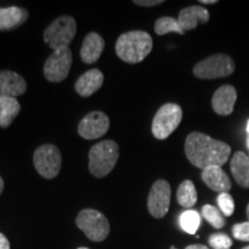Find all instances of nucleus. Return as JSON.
I'll list each match as a JSON object with an SVG mask.
<instances>
[{
  "label": "nucleus",
  "instance_id": "5",
  "mask_svg": "<svg viewBox=\"0 0 249 249\" xmlns=\"http://www.w3.org/2000/svg\"><path fill=\"white\" fill-rule=\"evenodd\" d=\"M76 225L89 240L95 242L104 241L110 233V223L107 218L93 209L80 211L76 217Z\"/></svg>",
  "mask_w": 249,
  "mask_h": 249
},
{
  "label": "nucleus",
  "instance_id": "25",
  "mask_svg": "<svg viewBox=\"0 0 249 249\" xmlns=\"http://www.w3.org/2000/svg\"><path fill=\"white\" fill-rule=\"evenodd\" d=\"M217 203L219 207L220 213L225 217L232 216L234 213V201L229 193H220L217 197Z\"/></svg>",
  "mask_w": 249,
  "mask_h": 249
},
{
  "label": "nucleus",
  "instance_id": "11",
  "mask_svg": "<svg viewBox=\"0 0 249 249\" xmlns=\"http://www.w3.org/2000/svg\"><path fill=\"white\" fill-rule=\"evenodd\" d=\"M110 128V119L101 111H93L87 114L77 126L81 138L86 140H96L102 138Z\"/></svg>",
  "mask_w": 249,
  "mask_h": 249
},
{
  "label": "nucleus",
  "instance_id": "7",
  "mask_svg": "<svg viewBox=\"0 0 249 249\" xmlns=\"http://www.w3.org/2000/svg\"><path fill=\"white\" fill-rule=\"evenodd\" d=\"M235 70L234 62L226 54H213L195 65L193 73L198 79L210 80L230 76Z\"/></svg>",
  "mask_w": 249,
  "mask_h": 249
},
{
  "label": "nucleus",
  "instance_id": "14",
  "mask_svg": "<svg viewBox=\"0 0 249 249\" xmlns=\"http://www.w3.org/2000/svg\"><path fill=\"white\" fill-rule=\"evenodd\" d=\"M236 102V90L232 86H223L216 90L213 97V108L219 116H230Z\"/></svg>",
  "mask_w": 249,
  "mask_h": 249
},
{
  "label": "nucleus",
  "instance_id": "2",
  "mask_svg": "<svg viewBox=\"0 0 249 249\" xmlns=\"http://www.w3.org/2000/svg\"><path fill=\"white\" fill-rule=\"evenodd\" d=\"M151 50V36L142 30L124 33L116 43L117 55L127 64H139L148 57Z\"/></svg>",
  "mask_w": 249,
  "mask_h": 249
},
{
  "label": "nucleus",
  "instance_id": "1",
  "mask_svg": "<svg viewBox=\"0 0 249 249\" xmlns=\"http://www.w3.org/2000/svg\"><path fill=\"white\" fill-rule=\"evenodd\" d=\"M185 152L194 166L205 170L211 166H220L229 160L231 147L203 133H191L186 139Z\"/></svg>",
  "mask_w": 249,
  "mask_h": 249
},
{
  "label": "nucleus",
  "instance_id": "24",
  "mask_svg": "<svg viewBox=\"0 0 249 249\" xmlns=\"http://www.w3.org/2000/svg\"><path fill=\"white\" fill-rule=\"evenodd\" d=\"M202 216L205 218L207 222H209L211 225H213L214 229H222V227L225 226V218H224V214L220 213L219 209L213 205L205 204L203 208H202Z\"/></svg>",
  "mask_w": 249,
  "mask_h": 249
},
{
  "label": "nucleus",
  "instance_id": "36",
  "mask_svg": "<svg viewBox=\"0 0 249 249\" xmlns=\"http://www.w3.org/2000/svg\"><path fill=\"white\" fill-rule=\"evenodd\" d=\"M242 249H249V246H247V247H245V248H242Z\"/></svg>",
  "mask_w": 249,
  "mask_h": 249
},
{
  "label": "nucleus",
  "instance_id": "37",
  "mask_svg": "<svg viewBox=\"0 0 249 249\" xmlns=\"http://www.w3.org/2000/svg\"><path fill=\"white\" fill-rule=\"evenodd\" d=\"M170 249H178V248H176V247H171Z\"/></svg>",
  "mask_w": 249,
  "mask_h": 249
},
{
  "label": "nucleus",
  "instance_id": "30",
  "mask_svg": "<svg viewBox=\"0 0 249 249\" xmlns=\"http://www.w3.org/2000/svg\"><path fill=\"white\" fill-rule=\"evenodd\" d=\"M185 249H209V248L204 245H191V246H187Z\"/></svg>",
  "mask_w": 249,
  "mask_h": 249
},
{
  "label": "nucleus",
  "instance_id": "19",
  "mask_svg": "<svg viewBox=\"0 0 249 249\" xmlns=\"http://www.w3.org/2000/svg\"><path fill=\"white\" fill-rule=\"evenodd\" d=\"M231 172L234 180L242 188H249V157L238 151L231 160Z\"/></svg>",
  "mask_w": 249,
  "mask_h": 249
},
{
  "label": "nucleus",
  "instance_id": "4",
  "mask_svg": "<svg viewBox=\"0 0 249 249\" xmlns=\"http://www.w3.org/2000/svg\"><path fill=\"white\" fill-rule=\"evenodd\" d=\"M75 35L76 21L68 15H62L50 23L43 34V38L49 48L54 51L60 48H68Z\"/></svg>",
  "mask_w": 249,
  "mask_h": 249
},
{
  "label": "nucleus",
  "instance_id": "23",
  "mask_svg": "<svg viewBox=\"0 0 249 249\" xmlns=\"http://www.w3.org/2000/svg\"><path fill=\"white\" fill-rule=\"evenodd\" d=\"M155 33L157 35L163 36L170 33H176L179 35H183L185 31L180 27L178 20L170 17H163L160 18L155 23Z\"/></svg>",
  "mask_w": 249,
  "mask_h": 249
},
{
  "label": "nucleus",
  "instance_id": "10",
  "mask_svg": "<svg viewBox=\"0 0 249 249\" xmlns=\"http://www.w3.org/2000/svg\"><path fill=\"white\" fill-rule=\"evenodd\" d=\"M171 203V186L166 180H157L148 196V210L152 217L163 218L169 213Z\"/></svg>",
  "mask_w": 249,
  "mask_h": 249
},
{
  "label": "nucleus",
  "instance_id": "28",
  "mask_svg": "<svg viewBox=\"0 0 249 249\" xmlns=\"http://www.w3.org/2000/svg\"><path fill=\"white\" fill-rule=\"evenodd\" d=\"M134 4L142 7H152V6H157L163 4V0H134Z\"/></svg>",
  "mask_w": 249,
  "mask_h": 249
},
{
  "label": "nucleus",
  "instance_id": "35",
  "mask_svg": "<svg viewBox=\"0 0 249 249\" xmlns=\"http://www.w3.org/2000/svg\"><path fill=\"white\" fill-rule=\"evenodd\" d=\"M77 249H89V248H86V247H80V248H77Z\"/></svg>",
  "mask_w": 249,
  "mask_h": 249
},
{
  "label": "nucleus",
  "instance_id": "8",
  "mask_svg": "<svg viewBox=\"0 0 249 249\" xmlns=\"http://www.w3.org/2000/svg\"><path fill=\"white\" fill-rule=\"evenodd\" d=\"M34 165L43 178L53 179L61 170V152L53 144H43L34 154Z\"/></svg>",
  "mask_w": 249,
  "mask_h": 249
},
{
  "label": "nucleus",
  "instance_id": "20",
  "mask_svg": "<svg viewBox=\"0 0 249 249\" xmlns=\"http://www.w3.org/2000/svg\"><path fill=\"white\" fill-rule=\"evenodd\" d=\"M21 111V105L17 98L0 96V127L7 128Z\"/></svg>",
  "mask_w": 249,
  "mask_h": 249
},
{
  "label": "nucleus",
  "instance_id": "32",
  "mask_svg": "<svg viewBox=\"0 0 249 249\" xmlns=\"http://www.w3.org/2000/svg\"><path fill=\"white\" fill-rule=\"evenodd\" d=\"M4 187H5L4 180H2L1 177H0V195H1V193L4 192Z\"/></svg>",
  "mask_w": 249,
  "mask_h": 249
},
{
  "label": "nucleus",
  "instance_id": "17",
  "mask_svg": "<svg viewBox=\"0 0 249 249\" xmlns=\"http://www.w3.org/2000/svg\"><path fill=\"white\" fill-rule=\"evenodd\" d=\"M202 180L213 192L227 193L231 189L232 183L227 174L220 166H211L202 171Z\"/></svg>",
  "mask_w": 249,
  "mask_h": 249
},
{
  "label": "nucleus",
  "instance_id": "26",
  "mask_svg": "<svg viewBox=\"0 0 249 249\" xmlns=\"http://www.w3.org/2000/svg\"><path fill=\"white\" fill-rule=\"evenodd\" d=\"M209 245L213 249H231L232 240L225 233H213L209 236Z\"/></svg>",
  "mask_w": 249,
  "mask_h": 249
},
{
  "label": "nucleus",
  "instance_id": "16",
  "mask_svg": "<svg viewBox=\"0 0 249 249\" xmlns=\"http://www.w3.org/2000/svg\"><path fill=\"white\" fill-rule=\"evenodd\" d=\"M210 18L208 9L202 6H191L180 11L178 22L183 31L195 29L198 23H207Z\"/></svg>",
  "mask_w": 249,
  "mask_h": 249
},
{
  "label": "nucleus",
  "instance_id": "21",
  "mask_svg": "<svg viewBox=\"0 0 249 249\" xmlns=\"http://www.w3.org/2000/svg\"><path fill=\"white\" fill-rule=\"evenodd\" d=\"M177 200L178 203L183 208H193L197 202V193L196 188L191 180H185L179 186L177 192Z\"/></svg>",
  "mask_w": 249,
  "mask_h": 249
},
{
  "label": "nucleus",
  "instance_id": "29",
  "mask_svg": "<svg viewBox=\"0 0 249 249\" xmlns=\"http://www.w3.org/2000/svg\"><path fill=\"white\" fill-rule=\"evenodd\" d=\"M0 249H11L8 239L2 233H0Z\"/></svg>",
  "mask_w": 249,
  "mask_h": 249
},
{
  "label": "nucleus",
  "instance_id": "18",
  "mask_svg": "<svg viewBox=\"0 0 249 249\" xmlns=\"http://www.w3.org/2000/svg\"><path fill=\"white\" fill-rule=\"evenodd\" d=\"M29 13L26 8L11 6V7H0V31L12 30L21 27L26 22Z\"/></svg>",
  "mask_w": 249,
  "mask_h": 249
},
{
  "label": "nucleus",
  "instance_id": "9",
  "mask_svg": "<svg viewBox=\"0 0 249 249\" xmlns=\"http://www.w3.org/2000/svg\"><path fill=\"white\" fill-rule=\"evenodd\" d=\"M73 57L70 48H60L54 50L52 54L46 59L43 73L50 82H61L67 79L70 74Z\"/></svg>",
  "mask_w": 249,
  "mask_h": 249
},
{
  "label": "nucleus",
  "instance_id": "6",
  "mask_svg": "<svg viewBox=\"0 0 249 249\" xmlns=\"http://www.w3.org/2000/svg\"><path fill=\"white\" fill-rule=\"evenodd\" d=\"M182 120V110L173 103L164 104L152 120L151 132L158 140H165L178 128Z\"/></svg>",
  "mask_w": 249,
  "mask_h": 249
},
{
  "label": "nucleus",
  "instance_id": "27",
  "mask_svg": "<svg viewBox=\"0 0 249 249\" xmlns=\"http://www.w3.org/2000/svg\"><path fill=\"white\" fill-rule=\"evenodd\" d=\"M234 239L240 241H249V222L235 224L232 229Z\"/></svg>",
  "mask_w": 249,
  "mask_h": 249
},
{
  "label": "nucleus",
  "instance_id": "34",
  "mask_svg": "<svg viewBox=\"0 0 249 249\" xmlns=\"http://www.w3.org/2000/svg\"><path fill=\"white\" fill-rule=\"evenodd\" d=\"M247 217H248V222H249V203L247 205Z\"/></svg>",
  "mask_w": 249,
  "mask_h": 249
},
{
  "label": "nucleus",
  "instance_id": "12",
  "mask_svg": "<svg viewBox=\"0 0 249 249\" xmlns=\"http://www.w3.org/2000/svg\"><path fill=\"white\" fill-rule=\"evenodd\" d=\"M27 91V82L20 74L12 71H0V96L17 98Z\"/></svg>",
  "mask_w": 249,
  "mask_h": 249
},
{
  "label": "nucleus",
  "instance_id": "22",
  "mask_svg": "<svg viewBox=\"0 0 249 249\" xmlns=\"http://www.w3.org/2000/svg\"><path fill=\"white\" fill-rule=\"evenodd\" d=\"M179 223L181 229L188 234H195L201 225V216L195 210H186L180 214Z\"/></svg>",
  "mask_w": 249,
  "mask_h": 249
},
{
  "label": "nucleus",
  "instance_id": "13",
  "mask_svg": "<svg viewBox=\"0 0 249 249\" xmlns=\"http://www.w3.org/2000/svg\"><path fill=\"white\" fill-rule=\"evenodd\" d=\"M104 75L98 68L89 70L82 74L75 82V90L81 97H90L102 88Z\"/></svg>",
  "mask_w": 249,
  "mask_h": 249
},
{
  "label": "nucleus",
  "instance_id": "33",
  "mask_svg": "<svg viewBox=\"0 0 249 249\" xmlns=\"http://www.w3.org/2000/svg\"><path fill=\"white\" fill-rule=\"evenodd\" d=\"M247 148H248V150H249V120H248V123H247Z\"/></svg>",
  "mask_w": 249,
  "mask_h": 249
},
{
  "label": "nucleus",
  "instance_id": "15",
  "mask_svg": "<svg viewBox=\"0 0 249 249\" xmlns=\"http://www.w3.org/2000/svg\"><path fill=\"white\" fill-rule=\"evenodd\" d=\"M105 40L97 33H89L83 40L80 50V57L85 64H93L101 58L104 51Z\"/></svg>",
  "mask_w": 249,
  "mask_h": 249
},
{
  "label": "nucleus",
  "instance_id": "31",
  "mask_svg": "<svg viewBox=\"0 0 249 249\" xmlns=\"http://www.w3.org/2000/svg\"><path fill=\"white\" fill-rule=\"evenodd\" d=\"M201 4H209V5H213V4H217L216 0H200Z\"/></svg>",
  "mask_w": 249,
  "mask_h": 249
},
{
  "label": "nucleus",
  "instance_id": "3",
  "mask_svg": "<svg viewBox=\"0 0 249 249\" xmlns=\"http://www.w3.org/2000/svg\"><path fill=\"white\" fill-rule=\"evenodd\" d=\"M119 158V147L112 140L95 144L89 151V171L96 178H103L116 166Z\"/></svg>",
  "mask_w": 249,
  "mask_h": 249
}]
</instances>
